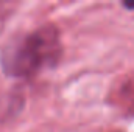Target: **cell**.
<instances>
[{
	"label": "cell",
	"instance_id": "1",
	"mask_svg": "<svg viewBox=\"0 0 134 132\" xmlns=\"http://www.w3.org/2000/svg\"><path fill=\"white\" fill-rule=\"evenodd\" d=\"M61 56V37L53 25H44L9 40L0 61L6 75L14 78H33L53 67Z\"/></svg>",
	"mask_w": 134,
	"mask_h": 132
},
{
	"label": "cell",
	"instance_id": "2",
	"mask_svg": "<svg viewBox=\"0 0 134 132\" xmlns=\"http://www.w3.org/2000/svg\"><path fill=\"white\" fill-rule=\"evenodd\" d=\"M8 3H0V25H2V22H3V19H5V16L8 14Z\"/></svg>",
	"mask_w": 134,
	"mask_h": 132
}]
</instances>
